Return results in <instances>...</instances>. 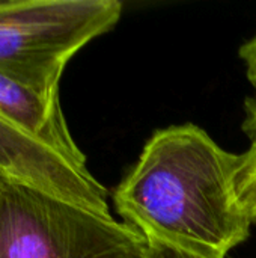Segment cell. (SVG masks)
Masks as SVG:
<instances>
[{
	"label": "cell",
	"instance_id": "6da1fadb",
	"mask_svg": "<svg viewBox=\"0 0 256 258\" xmlns=\"http://www.w3.org/2000/svg\"><path fill=\"white\" fill-rule=\"evenodd\" d=\"M243 154L222 148L195 124L157 130L113 190L124 224L146 243L199 258H225L250 236L237 197Z\"/></svg>",
	"mask_w": 256,
	"mask_h": 258
},
{
	"label": "cell",
	"instance_id": "7a4b0ae2",
	"mask_svg": "<svg viewBox=\"0 0 256 258\" xmlns=\"http://www.w3.org/2000/svg\"><path fill=\"white\" fill-rule=\"evenodd\" d=\"M122 8L118 0H0V73L59 97L66 63L112 30Z\"/></svg>",
	"mask_w": 256,
	"mask_h": 258
},
{
	"label": "cell",
	"instance_id": "3957f363",
	"mask_svg": "<svg viewBox=\"0 0 256 258\" xmlns=\"http://www.w3.org/2000/svg\"><path fill=\"white\" fill-rule=\"evenodd\" d=\"M134 228L0 175V258H146Z\"/></svg>",
	"mask_w": 256,
	"mask_h": 258
},
{
	"label": "cell",
	"instance_id": "277c9868",
	"mask_svg": "<svg viewBox=\"0 0 256 258\" xmlns=\"http://www.w3.org/2000/svg\"><path fill=\"white\" fill-rule=\"evenodd\" d=\"M0 175L104 218H112L107 189L78 165L0 115Z\"/></svg>",
	"mask_w": 256,
	"mask_h": 258
},
{
	"label": "cell",
	"instance_id": "5b68a950",
	"mask_svg": "<svg viewBox=\"0 0 256 258\" xmlns=\"http://www.w3.org/2000/svg\"><path fill=\"white\" fill-rule=\"evenodd\" d=\"M0 115L68 160L86 165L71 136L59 97H45L0 73Z\"/></svg>",
	"mask_w": 256,
	"mask_h": 258
},
{
	"label": "cell",
	"instance_id": "8992f818",
	"mask_svg": "<svg viewBox=\"0 0 256 258\" xmlns=\"http://www.w3.org/2000/svg\"><path fill=\"white\" fill-rule=\"evenodd\" d=\"M243 132L250 145L243 153V163L237 178V197L250 221L256 224V97L247 98L244 103Z\"/></svg>",
	"mask_w": 256,
	"mask_h": 258
},
{
	"label": "cell",
	"instance_id": "52a82bcc",
	"mask_svg": "<svg viewBox=\"0 0 256 258\" xmlns=\"http://www.w3.org/2000/svg\"><path fill=\"white\" fill-rule=\"evenodd\" d=\"M240 59L244 63L246 68V76L250 85L253 86L256 92V32L252 38H249L238 50ZM256 97V95H255Z\"/></svg>",
	"mask_w": 256,
	"mask_h": 258
},
{
	"label": "cell",
	"instance_id": "ba28073f",
	"mask_svg": "<svg viewBox=\"0 0 256 258\" xmlns=\"http://www.w3.org/2000/svg\"><path fill=\"white\" fill-rule=\"evenodd\" d=\"M146 258H199L195 255H190L187 252L177 251L169 246L157 245V243H148L146 249Z\"/></svg>",
	"mask_w": 256,
	"mask_h": 258
}]
</instances>
